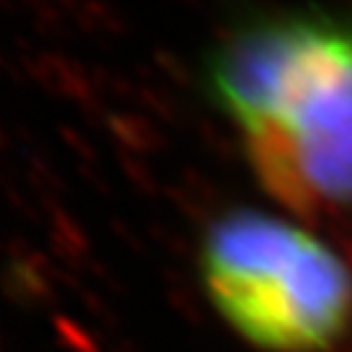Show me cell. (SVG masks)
Here are the masks:
<instances>
[{
    "label": "cell",
    "mask_w": 352,
    "mask_h": 352,
    "mask_svg": "<svg viewBox=\"0 0 352 352\" xmlns=\"http://www.w3.org/2000/svg\"><path fill=\"white\" fill-rule=\"evenodd\" d=\"M204 87L287 214L352 217V11L232 21L206 52Z\"/></svg>",
    "instance_id": "6da1fadb"
},
{
    "label": "cell",
    "mask_w": 352,
    "mask_h": 352,
    "mask_svg": "<svg viewBox=\"0 0 352 352\" xmlns=\"http://www.w3.org/2000/svg\"><path fill=\"white\" fill-rule=\"evenodd\" d=\"M214 311L261 352H331L352 331V266L295 214L227 209L204 230Z\"/></svg>",
    "instance_id": "7a4b0ae2"
}]
</instances>
